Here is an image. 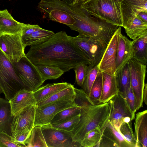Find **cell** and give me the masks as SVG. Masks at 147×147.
Returning a JSON list of instances; mask_svg holds the SVG:
<instances>
[{
  "mask_svg": "<svg viewBox=\"0 0 147 147\" xmlns=\"http://www.w3.org/2000/svg\"><path fill=\"white\" fill-rule=\"evenodd\" d=\"M27 57L34 65L57 67L64 72L78 65H90L89 60L72 42L71 36L61 31L31 46Z\"/></svg>",
  "mask_w": 147,
  "mask_h": 147,
  "instance_id": "obj_1",
  "label": "cell"
},
{
  "mask_svg": "<svg viewBox=\"0 0 147 147\" xmlns=\"http://www.w3.org/2000/svg\"><path fill=\"white\" fill-rule=\"evenodd\" d=\"M74 90L75 101L80 107V121L71 133L73 141L80 146L86 133L95 128L105 127L111 115L113 101L111 99L106 103L94 105L82 89L75 88Z\"/></svg>",
  "mask_w": 147,
  "mask_h": 147,
  "instance_id": "obj_2",
  "label": "cell"
},
{
  "mask_svg": "<svg viewBox=\"0 0 147 147\" xmlns=\"http://www.w3.org/2000/svg\"><path fill=\"white\" fill-rule=\"evenodd\" d=\"M68 26L79 34L92 38L106 47L119 27L90 15L83 8L79 20Z\"/></svg>",
  "mask_w": 147,
  "mask_h": 147,
  "instance_id": "obj_3",
  "label": "cell"
},
{
  "mask_svg": "<svg viewBox=\"0 0 147 147\" xmlns=\"http://www.w3.org/2000/svg\"><path fill=\"white\" fill-rule=\"evenodd\" d=\"M78 4L90 15L123 27L121 3L116 0H84Z\"/></svg>",
  "mask_w": 147,
  "mask_h": 147,
  "instance_id": "obj_4",
  "label": "cell"
},
{
  "mask_svg": "<svg viewBox=\"0 0 147 147\" xmlns=\"http://www.w3.org/2000/svg\"><path fill=\"white\" fill-rule=\"evenodd\" d=\"M0 86L9 101L20 90L25 89L11 62L0 50Z\"/></svg>",
  "mask_w": 147,
  "mask_h": 147,
  "instance_id": "obj_5",
  "label": "cell"
},
{
  "mask_svg": "<svg viewBox=\"0 0 147 147\" xmlns=\"http://www.w3.org/2000/svg\"><path fill=\"white\" fill-rule=\"evenodd\" d=\"M13 64L16 72L22 82L25 89L34 92L44 83L36 66L26 55L18 61Z\"/></svg>",
  "mask_w": 147,
  "mask_h": 147,
  "instance_id": "obj_6",
  "label": "cell"
},
{
  "mask_svg": "<svg viewBox=\"0 0 147 147\" xmlns=\"http://www.w3.org/2000/svg\"><path fill=\"white\" fill-rule=\"evenodd\" d=\"M71 39L90 65H96L99 63L107 47L92 38L80 34L74 37L71 36Z\"/></svg>",
  "mask_w": 147,
  "mask_h": 147,
  "instance_id": "obj_7",
  "label": "cell"
},
{
  "mask_svg": "<svg viewBox=\"0 0 147 147\" xmlns=\"http://www.w3.org/2000/svg\"><path fill=\"white\" fill-rule=\"evenodd\" d=\"M128 63L130 72L131 87L135 98L137 111L143 107V92L147 65L133 59H130Z\"/></svg>",
  "mask_w": 147,
  "mask_h": 147,
  "instance_id": "obj_8",
  "label": "cell"
},
{
  "mask_svg": "<svg viewBox=\"0 0 147 147\" xmlns=\"http://www.w3.org/2000/svg\"><path fill=\"white\" fill-rule=\"evenodd\" d=\"M75 97L63 98L41 107H36L34 126L50 124L54 117L60 111L78 106L75 101Z\"/></svg>",
  "mask_w": 147,
  "mask_h": 147,
  "instance_id": "obj_9",
  "label": "cell"
},
{
  "mask_svg": "<svg viewBox=\"0 0 147 147\" xmlns=\"http://www.w3.org/2000/svg\"><path fill=\"white\" fill-rule=\"evenodd\" d=\"M41 129L47 147H81L73 141L71 132L57 128L50 124L41 125Z\"/></svg>",
  "mask_w": 147,
  "mask_h": 147,
  "instance_id": "obj_10",
  "label": "cell"
},
{
  "mask_svg": "<svg viewBox=\"0 0 147 147\" xmlns=\"http://www.w3.org/2000/svg\"><path fill=\"white\" fill-rule=\"evenodd\" d=\"M22 32L0 35V50L12 63L18 61L25 55L26 47L21 38Z\"/></svg>",
  "mask_w": 147,
  "mask_h": 147,
  "instance_id": "obj_11",
  "label": "cell"
},
{
  "mask_svg": "<svg viewBox=\"0 0 147 147\" xmlns=\"http://www.w3.org/2000/svg\"><path fill=\"white\" fill-rule=\"evenodd\" d=\"M121 28L119 26L108 43L98 64L99 71L111 75L115 74L117 47Z\"/></svg>",
  "mask_w": 147,
  "mask_h": 147,
  "instance_id": "obj_12",
  "label": "cell"
},
{
  "mask_svg": "<svg viewBox=\"0 0 147 147\" xmlns=\"http://www.w3.org/2000/svg\"><path fill=\"white\" fill-rule=\"evenodd\" d=\"M113 105L109 120L117 130L124 119L130 117L132 121L135 118V114L131 110L126 99L119 92L112 99Z\"/></svg>",
  "mask_w": 147,
  "mask_h": 147,
  "instance_id": "obj_13",
  "label": "cell"
},
{
  "mask_svg": "<svg viewBox=\"0 0 147 147\" xmlns=\"http://www.w3.org/2000/svg\"><path fill=\"white\" fill-rule=\"evenodd\" d=\"M36 105L29 106L14 116L11 124L12 136L31 131L34 126Z\"/></svg>",
  "mask_w": 147,
  "mask_h": 147,
  "instance_id": "obj_14",
  "label": "cell"
},
{
  "mask_svg": "<svg viewBox=\"0 0 147 147\" xmlns=\"http://www.w3.org/2000/svg\"><path fill=\"white\" fill-rule=\"evenodd\" d=\"M97 147H131L109 119Z\"/></svg>",
  "mask_w": 147,
  "mask_h": 147,
  "instance_id": "obj_15",
  "label": "cell"
},
{
  "mask_svg": "<svg viewBox=\"0 0 147 147\" xmlns=\"http://www.w3.org/2000/svg\"><path fill=\"white\" fill-rule=\"evenodd\" d=\"M121 6L123 27L132 22L141 12H147V0H123Z\"/></svg>",
  "mask_w": 147,
  "mask_h": 147,
  "instance_id": "obj_16",
  "label": "cell"
},
{
  "mask_svg": "<svg viewBox=\"0 0 147 147\" xmlns=\"http://www.w3.org/2000/svg\"><path fill=\"white\" fill-rule=\"evenodd\" d=\"M133 57L132 41L123 35L121 32L119 35L116 54L115 73L132 59Z\"/></svg>",
  "mask_w": 147,
  "mask_h": 147,
  "instance_id": "obj_17",
  "label": "cell"
},
{
  "mask_svg": "<svg viewBox=\"0 0 147 147\" xmlns=\"http://www.w3.org/2000/svg\"><path fill=\"white\" fill-rule=\"evenodd\" d=\"M37 8L43 13V18L63 24L67 26L74 24L76 22L74 18L67 12L40 2Z\"/></svg>",
  "mask_w": 147,
  "mask_h": 147,
  "instance_id": "obj_18",
  "label": "cell"
},
{
  "mask_svg": "<svg viewBox=\"0 0 147 147\" xmlns=\"http://www.w3.org/2000/svg\"><path fill=\"white\" fill-rule=\"evenodd\" d=\"M9 101L13 116L26 107L36 103L33 92L25 89L19 91Z\"/></svg>",
  "mask_w": 147,
  "mask_h": 147,
  "instance_id": "obj_19",
  "label": "cell"
},
{
  "mask_svg": "<svg viewBox=\"0 0 147 147\" xmlns=\"http://www.w3.org/2000/svg\"><path fill=\"white\" fill-rule=\"evenodd\" d=\"M25 24L15 20L7 9L0 10V35L21 33Z\"/></svg>",
  "mask_w": 147,
  "mask_h": 147,
  "instance_id": "obj_20",
  "label": "cell"
},
{
  "mask_svg": "<svg viewBox=\"0 0 147 147\" xmlns=\"http://www.w3.org/2000/svg\"><path fill=\"white\" fill-rule=\"evenodd\" d=\"M134 125V134L137 142L136 147H147V110L136 114Z\"/></svg>",
  "mask_w": 147,
  "mask_h": 147,
  "instance_id": "obj_21",
  "label": "cell"
},
{
  "mask_svg": "<svg viewBox=\"0 0 147 147\" xmlns=\"http://www.w3.org/2000/svg\"><path fill=\"white\" fill-rule=\"evenodd\" d=\"M102 91L99 101V104L108 102L112 99L119 91L115 75H111L105 72H102Z\"/></svg>",
  "mask_w": 147,
  "mask_h": 147,
  "instance_id": "obj_22",
  "label": "cell"
},
{
  "mask_svg": "<svg viewBox=\"0 0 147 147\" xmlns=\"http://www.w3.org/2000/svg\"><path fill=\"white\" fill-rule=\"evenodd\" d=\"M13 117L9 101L0 98V131L12 136L11 124Z\"/></svg>",
  "mask_w": 147,
  "mask_h": 147,
  "instance_id": "obj_23",
  "label": "cell"
},
{
  "mask_svg": "<svg viewBox=\"0 0 147 147\" xmlns=\"http://www.w3.org/2000/svg\"><path fill=\"white\" fill-rule=\"evenodd\" d=\"M132 41L133 49L132 59L147 65V30Z\"/></svg>",
  "mask_w": 147,
  "mask_h": 147,
  "instance_id": "obj_24",
  "label": "cell"
},
{
  "mask_svg": "<svg viewBox=\"0 0 147 147\" xmlns=\"http://www.w3.org/2000/svg\"><path fill=\"white\" fill-rule=\"evenodd\" d=\"M71 84L67 82L48 84L39 87L33 92L34 96L36 103L67 87Z\"/></svg>",
  "mask_w": 147,
  "mask_h": 147,
  "instance_id": "obj_25",
  "label": "cell"
},
{
  "mask_svg": "<svg viewBox=\"0 0 147 147\" xmlns=\"http://www.w3.org/2000/svg\"><path fill=\"white\" fill-rule=\"evenodd\" d=\"M119 89L118 92L125 98L131 87L130 75L128 63L115 74Z\"/></svg>",
  "mask_w": 147,
  "mask_h": 147,
  "instance_id": "obj_26",
  "label": "cell"
},
{
  "mask_svg": "<svg viewBox=\"0 0 147 147\" xmlns=\"http://www.w3.org/2000/svg\"><path fill=\"white\" fill-rule=\"evenodd\" d=\"M54 34L52 31L41 28L29 34L21 36L22 42L26 47L32 46L44 40Z\"/></svg>",
  "mask_w": 147,
  "mask_h": 147,
  "instance_id": "obj_27",
  "label": "cell"
},
{
  "mask_svg": "<svg viewBox=\"0 0 147 147\" xmlns=\"http://www.w3.org/2000/svg\"><path fill=\"white\" fill-rule=\"evenodd\" d=\"M76 97L74 87L71 84L64 89L43 99L37 102L36 107H39L54 102L61 99Z\"/></svg>",
  "mask_w": 147,
  "mask_h": 147,
  "instance_id": "obj_28",
  "label": "cell"
},
{
  "mask_svg": "<svg viewBox=\"0 0 147 147\" xmlns=\"http://www.w3.org/2000/svg\"><path fill=\"white\" fill-rule=\"evenodd\" d=\"M123 27L127 35L134 40L147 30V23L143 21L137 16L132 22Z\"/></svg>",
  "mask_w": 147,
  "mask_h": 147,
  "instance_id": "obj_29",
  "label": "cell"
},
{
  "mask_svg": "<svg viewBox=\"0 0 147 147\" xmlns=\"http://www.w3.org/2000/svg\"><path fill=\"white\" fill-rule=\"evenodd\" d=\"M41 125L34 126L25 142L26 147H47L41 129Z\"/></svg>",
  "mask_w": 147,
  "mask_h": 147,
  "instance_id": "obj_30",
  "label": "cell"
},
{
  "mask_svg": "<svg viewBox=\"0 0 147 147\" xmlns=\"http://www.w3.org/2000/svg\"><path fill=\"white\" fill-rule=\"evenodd\" d=\"M36 66L44 82L48 80L57 79L65 72L56 66L42 65Z\"/></svg>",
  "mask_w": 147,
  "mask_h": 147,
  "instance_id": "obj_31",
  "label": "cell"
},
{
  "mask_svg": "<svg viewBox=\"0 0 147 147\" xmlns=\"http://www.w3.org/2000/svg\"><path fill=\"white\" fill-rule=\"evenodd\" d=\"M105 128H95L86 133L81 142V147H97Z\"/></svg>",
  "mask_w": 147,
  "mask_h": 147,
  "instance_id": "obj_32",
  "label": "cell"
},
{
  "mask_svg": "<svg viewBox=\"0 0 147 147\" xmlns=\"http://www.w3.org/2000/svg\"><path fill=\"white\" fill-rule=\"evenodd\" d=\"M102 72L99 71L91 89L89 95L90 99L94 105L99 104L102 88Z\"/></svg>",
  "mask_w": 147,
  "mask_h": 147,
  "instance_id": "obj_33",
  "label": "cell"
},
{
  "mask_svg": "<svg viewBox=\"0 0 147 147\" xmlns=\"http://www.w3.org/2000/svg\"><path fill=\"white\" fill-rule=\"evenodd\" d=\"M99 71L98 64L96 65H87L86 76L81 87L88 96L92 86Z\"/></svg>",
  "mask_w": 147,
  "mask_h": 147,
  "instance_id": "obj_34",
  "label": "cell"
},
{
  "mask_svg": "<svg viewBox=\"0 0 147 147\" xmlns=\"http://www.w3.org/2000/svg\"><path fill=\"white\" fill-rule=\"evenodd\" d=\"M80 107H73L65 109L57 113L53 117L50 124L61 122L80 115Z\"/></svg>",
  "mask_w": 147,
  "mask_h": 147,
  "instance_id": "obj_35",
  "label": "cell"
},
{
  "mask_svg": "<svg viewBox=\"0 0 147 147\" xmlns=\"http://www.w3.org/2000/svg\"><path fill=\"white\" fill-rule=\"evenodd\" d=\"M118 130L131 147H136L137 142L133 131L131 122H123Z\"/></svg>",
  "mask_w": 147,
  "mask_h": 147,
  "instance_id": "obj_36",
  "label": "cell"
},
{
  "mask_svg": "<svg viewBox=\"0 0 147 147\" xmlns=\"http://www.w3.org/2000/svg\"><path fill=\"white\" fill-rule=\"evenodd\" d=\"M80 114L63 122L51 125L57 128L72 132L80 121Z\"/></svg>",
  "mask_w": 147,
  "mask_h": 147,
  "instance_id": "obj_37",
  "label": "cell"
},
{
  "mask_svg": "<svg viewBox=\"0 0 147 147\" xmlns=\"http://www.w3.org/2000/svg\"><path fill=\"white\" fill-rule=\"evenodd\" d=\"M24 147L15 142L13 137L3 131H0V147Z\"/></svg>",
  "mask_w": 147,
  "mask_h": 147,
  "instance_id": "obj_38",
  "label": "cell"
},
{
  "mask_svg": "<svg viewBox=\"0 0 147 147\" xmlns=\"http://www.w3.org/2000/svg\"><path fill=\"white\" fill-rule=\"evenodd\" d=\"M87 65L81 64L74 69L76 74V80L77 84L82 87L85 80L87 72Z\"/></svg>",
  "mask_w": 147,
  "mask_h": 147,
  "instance_id": "obj_39",
  "label": "cell"
},
{
  "mask_svg": "<svg viewBox=\"0 0 147 147\" xmlns=\"http://www.w3.org/2000/svg\"><path fill=\"white\" fill-rule=\"evenodd\" d=\"M125 98L131 110L135 114L137 111L136 99L131 87L127 91Z\"/></svg>",
  "mask_w": 147,
  "mask_h": 147,
  "instance_id": "obj_40",
  "label": "cell"
},
{
  "mask_svg": "<svg viewBox=\"0 0 147 147\" xmlns=\"http://www.w3.org/2000/svg\"><path fill=\"white\" fill-rule=\"evenodd\" d=\"M31 131H26L13 137L16 143L18 144L23 145L24 147H26L25 142L29 137Z\"/></svg>",
  "mask_w": 147,
  "mask_h": 147,
  "instance_id": "obj_41",
  "label": "cell"
},
{
  "mask_svg": "<svg viewBox=\"0 0 147 147\" xmlns=\"http://www.w3.org/2000/svg\"><path fill=\"white\" fill-rule=\"evenodd\" d=\"M41 28L37 24H25L23 28L21 36H25Z\"/></svg>",
  "mask_w": 147,
  "mask_h": 147,
  "instance_id": "obj_42",
  "label": "cell"
},
{
  "mask_svg": "<svg viewBox=\"0 0 147 147\" xmlns=\"http://www.w3.org/2000/svg\"><path fill=\"white\" fill-rule=\"evenodd\" d=\"M137 16L143 21L147 23V12H141L137 15Z\"/></svg>",
  "mask_w": 147,
  "mask_h": 147,
  "instance_id": "obj_43",
  "label": "cell"
},
{
  "mask_svg": "<svg viewBox=\"0 0 147 147\" xmlns=\"http://www.w3.org/2000/svg\"><path fill=\"white\" fill-rule=\"evenodd\" d=\"M143 101L147 105V84L145 83L143 92Z\"/></svg>",
  "mask_w": 147,
  "mask_h": 147,
  "instance_id": "obj_44",
  "label": "cell"
},
{
  "mask_svg": "<svg viewBox=\"0 0 147 147\" xmlns=\"http://www.w3.org/2000/svg\"><path fill=\"white\" fill-rule=\"evenodd\" d=\"M84 0H74L72 5H75L80 3L81 2Z\"/></svg>",
  "mask_w": 147,
  "mask_h": 147,
  "instance_id": "obj_45",
  "label": "cell"
},
{
  "mask_svg": "<svg viewBox=\"0 0 147 147\" xmlns=\"http://www.w3.org/2000/svg\"><path fill=\"white\" fill-rule=\"evenodd\" d=\"M64 2L69 4L72 5L74 0H62Z\"/></svg>",
  "mask_w": 147,
  "mask_h": 147,
  "instance_id": "obj_46",
  "label": "cell"
},
{
  "mask_svg": "<svg viewBox=\"0 0 147 147\" xmlns=\"http://www.w3.org/2000/svg\"><path fill=\"white\" fill-rule=\"evenodd\" d=\"M3 93V91L2 90L0 86V96L1 94Z\"/></svg>",
  "mask_w": 147,
  "mask_h": 147,
  "instance_id": "obj_47",
  "label": "cell"
},
{
  "mask_svg": "<svg viewBox=\"0 0 147 147\" xmlns=\"http://www.w3.org/2000/svg\"><path fill=\"white\" fill-rule=\"evenodd\" d=\"M117 1L121 3L123 0H116Z\"/></svg>",
  "mask_w": 147,
  "mask_h": 147,
  "instance_id": "obj_48",
  "label": "cell"
},
{
  "mask_svg": "<svg viewBox=\"0 0 147 147\" xmlns=\"http://www.w3.org/2000/svg\"></svg>",
  "mask_w": 147,
  "mask_h": 147,
  "instance_id": "obj_49",
  "label": "cell"
}]
</instances>
